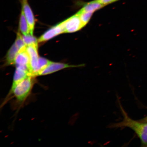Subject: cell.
<instances>
[{"label": "cell", "mask_w": 147, "mask_h": 147, "mask_svg": "<svg viewBox=\"0 0 147 147\" xmlns=\"http://www.w3.org/2000/svg\"><path fill=\"white\" fill-rule=\"evenodd\" d=\"M118 102L123 118L121 122L110 124L108 126V127L111 128L128 127L131 129L140 139L141 146L147 147V122H141L139 120H134L130 118L123 108L119 98Z\"/></svg>", "instance_id": "6da1fadb"}, {"label": "cell", "mask_w": 147, "mask_h": 147, "mask_svg": "<svg viewBox=\"0 0 147 147\" xmlns=\"http://www.w3.org/2000/svg\"><path fill=\"white\" fill-rule=\"evenodd\" d=\"M35 77L29 76L11 88L3 101L1 106L6 104L11 99H15L14 103L18 107H21L30 95L35 83Z\"/></svg>", "instance_id": "7a4b0ae2"}, {"label": "cell", "mask_w": 147, "mask_h": 147, "mask_svg": "<svg viewBox=\"0 0 147 147\" xmlns=\"http://www.w3.org/2000/svg\"><path fill=\"white\" fill-rule=\"evenodd\" d=\"M26 47L20 32L17 33V37L14 43L9 49L6 56L7 63L8 65H14L16 56L22 49Z\"/></svg>", "instance_id": "3957f363"}, {"label": "cell", "mask_w": 147, "mask_h": 147, "mask_svg": "<svg viewBox=\"0 0 147 147\" xmlns=\"http://www.w3.org/2000/svg\"><path fill=\"white\" fill-rule=\"evenodd\" d=\"M65 33H73L80 30L85 26L77 13L63 22Z\"/></svg>", "instance_id": "277c9868"}, {"label": "cell", "mask_w": 147, "mask_h": 147, "mask_svg": "<svg viewBox=\"0 0 147 147\" xmlns=\"http://www.w3.org/2000/svg\"><path fill=\"white\" fill-rule=\"evenodd\" d=\"M26 49L30 59L29 71L32 76L35 77L39 58L38 54V45L27 46Z\"/></svg>", "instance_id": "5b68a950"}, {"label": "cell", "mask_w": 147, "mask_h": 147, "mask_svg": "<svg viewBox=\"0 0 147 147\" xmlns=\"http://www.w3.org/2000/svg\"><path fill=\"white\" fill-rule=\"evenodd\" d=\"M63 33H65V29L62 22L58 24L51 28L44 33L38 39V42H42L47 41Z\"/></svg>", "instance_id": "8992f818"}, {"label": "cell", "mask_w": 147, "mask_h": 147, "mask_svg": "<svg viewBox=\"0 0 147 147\" xmlns=\"http://www.w3.org/2000/svg\"><path fill=\"white\" fill-rule=\"evenodd\" d=\"M84 65L82 64L78 65H69L67 64L52 62L39 74L38 76L50 74L67 68L78 67H82Z\"/></svg>", "instance_id": "52a82bcc"}, {"label": "cell", "mask_w": 147, "mask_h": 147, "mask_svg": "<svg viewBox=\"0 0 147 147\" xmlns=\"http://www.w3.org/2000/svg\"><path fill=\"white\" fill-rule=\"evenodd\" d=\"M21 3L22 9L23 11L30 27L31 34L33 35L35 23L34 14L28 0H21Z\"/></svg>", "instance_id": "ba28073f"}, {"label": "cell", "mask_w": 147, "mask_h": 147, "mask_svg": "<svg viewBox=\"0 0 147 147\" xmlns=\"http://www.w3.org/2000/svg\"><path fill=\"white\" fill-rule=\"evenodd\" d=\"M26 49V47L20 51L16 57L14 64L16 67L20 66H28L29 69L30 59Z\"/></svg>", "instance_id": "9c48e42d"}, {"label": "cell", "mask_w": 147, "mask_h": 147, "mask_svg": "<svg viewBox=\"0 0 147 147\" xmlns=\"http://www.w3.org/2000/svg\"><path fill=\"white\" fill-rule=\"evenodd\" d=\"M29 76H32L29 71L21 68L16 67L14 75L13 81L12 85L11 88H13L20 82Z\"/></svg>", "instance_id": "30bf717a"}, {"label": "cell", "mask_w": 147, "mask_h": 147, "mask_svg": "<svg viewBox=\"0 0 147 147\" xmlns=\"http://www.w3.org/2000/svg\"><path fill=\"white\" fill-rule=\"evenodd\" d=\"M20 30L24 35L31 34L30 27L22 9L20 20Z\"/></svg>", "instance_id": "8fae6325"}, {"label": "cell", "mask_w": 147, "mask_h": 147, "mask_svg": "<svg viewBox=\"0 0 147 147\" xmlns=\"http://www.w3.org/2000/svg\"><path fill=\"white\" fill-rule=\"evenodd\" d=\"M105 5L97 2L95 1L86 3L83 8L80 10L82 11L94 12L104 7Z\"/></svg>", "instance_id": "7c38bea8"}, {"label": "cell", "mask_w": 147, "mask_h": 147, "mask_svg": "<svg viewBox=\"0 0 147 147\" xmlns=\"http://www.w3.org/2000/svg\"><path fill=\"white\" fill-rule=\"evenodd\" d=\"M51 62H52L45 58L39 57L34 76H38L39 74L45 69Z\"/></svg>", "instance_id": "4fadbf2b"}, {"label": "cell", "mask_w": 147, "mask_h": 147, "mask_svg": "<svg viewBox=\"0 0 147 147\" xmlns=\"http://www.w3.org/2000/svg\"><path fill=\"white\" fill-rule=\"evenodd\" d=\"M23 41L26 46H28L34 45H38V39L33 35L28 34L22 35Z\"/></svg>", "instance_id": "5bb4252c"}, {"label": "cell", "mask_w": 147, "mask_h": 147, "mask_svg": "<svg viewBox=\"0 0 147 147\" xmlns=\"http://www.w3.org/2000/svg\"><path fill=\"white\" fill-rule=\"evenodd\" d=\"M77 13L80 16L82 23L86 26L89 22L93 13L92 12L82 11L80 10Z\"/></svg>", "instance_id": "9a60e30c"}, {"label": "cell", "mask_w": 147, "mask_h": 147, "mask_svg": "<svg viewBox=\"0 0 147 147\" xmlns=\"http://www.w3.org/2000/svg\"><path fill=\"white\" fill-rule=\"evenodd\" d=\"M95 1L100 4L103 5L105 6L106 5L113 3L118 1V0H95Z\"/></svg>", "instance_id": "2e32d148"}, {"label": "cell", "mask_w": 147, "mask_h": 147, "mask_svg": "<svg viewBox=\"0 0 147 147\" xmlns=\"http://www.w3.org/2000/svg\"><path fill=\"white\" fill-rule=\"evenodd\" d=\"M139 120L141 121V122H147V116L146 117H144V118L140 119Z\"/></svg>", "instance_id": "e0dca14e"}]
</instances>
